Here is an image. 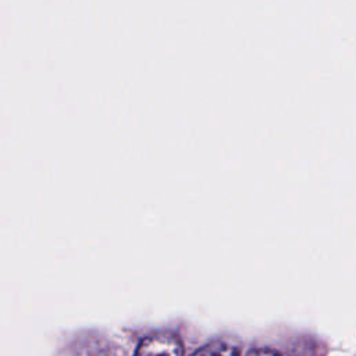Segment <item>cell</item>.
<instances>
[{
    "instance_id": "obj_1",
    "label": "cell",
    "mask_w": 356,
    "mask_h": 356,
    "mask_svg": "<svg viewBox=\"0 0 356 356\" xmlns=\"http://www.w3.org/2000/svg\"><path fill=\"white\" fill-rule=\"evenodd\" d=\"M138 355H181L182 342L171 334H156L140 341L136 348Z\"/></svg>"
},
{
    "instance_id": "obj_2",
    "label": "cell",
    "mask_w": 356,
    "mask_h": 356,
    "mask_svg": "<svg viewBox=\"0 0 356 356\" xmlns=\"http://www.w3.org/2000/svg\"><path fill=\"white\" fill-rule=\"evenodd\" d=\"M195 353H202V355H234V353H241V349H236L235 346H231L227 342H218V343L207 345L202 349H197Z\"/></svg>"
}]
</instances>
